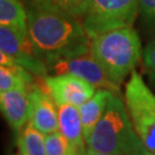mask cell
<instances>
[{"label": "cell", "instance_id": "20", "mask_svg": "<svg viewBox=\"0 0 155 155\" xmlns=\"http://www.w3.org/2000/svg\"><path fill=\"white\" fill-rule=\"evenodd\" d=\"M86 155H111V154H106V153H100V152H97V150H93L91 148H87L86 150Z\"/></svg>", "mask_w": 155, "mask_h": 155}, {"label": "cell", "instance_id": "12", "mask_svg": "<svg viewBox=\"0 0 155 155\" xmlns=\"http://www.w3.org/2000/svg\"><path fill=\"white\" fill-rule=\"evenodd\" d=\"M113 92L106 89H98L95 93L90 98L85 104L78 107L79 113L82 116V123H83V132L85 143L89 138L92 130L97 125V123L100 121L105 113L108 101L110 99Z\"/></svg>", "mask_w": 155, "mask_h": 155}, {"label": "cell", "instance_id": "21", "mask_svg": "<svg viewBox=\"0 0 155 155\" xmlns=\"http://www.w3.org/2000/svg\"><path fill=\"white\" fill-rule=\"evenodd\" d=\"M17 146H18V153H17V155H29L28 154V152L25 150V148L23 147L21 144H18L17 143Z\"/></svg>", "mask_w": 155, "mask_h": 155}, {"label": "cell", "instance_id": "15", "mask_svg": "<svg viewBox=\"0 0 155 155\" xmlns=\"http://www.w3.org/2000/svg\"><path fill=\"white\" fill-rule=\"evenodd\" d=\"M90 0H32V5L69 16L83 18Z\"/></svg>", "mask_w": 155, "mask_h": 155}, {"label": "cell", "instance_id": "22", "mask_svg": "<svg viewBox=\"0 0 155 155\" xmlns=\"http://www.w3.org/2000/svg\"><path fill=\"white\" fill-rule=\"evenodd\" d=\"M86 150H75L72 155H86Z\"/></svg>", "mask_w": 155, "mask_h": 155}, {"label": "cell", "instance_id": "5", "mask_svg": "<svg viewBox=\"0 0 155 155\" xmlns=\"http://www.w3.org/2000/svg\"><path fill=\"white\" fill-rule=\"evenodd\" d=\"M139 0H90L82 23L91 39L114 29L132 27Z\"/></svg>", "mask_w": 155, "mask_h": 155}, {"label": "cell", "instance_id": "7", "mask_svg": "<svg viewBox=\"0 0 155 155\" xmlns=\"http://www.w3.org/2000/svg\"><path fill=\"white\" fill-rule=\"evenodd\" d=\"M50 70L55 72V75L71 74L89 82L98 89H106L113 93L120 94V87L111 82L105 68L97 61L91 51L81 55L56 62L50 67Z\"/></svg>", "mask_w": 155, "mask_h": 155}, {"label": "cell", "instance_id": "19", "mask_svg": "<svg viewBox=\"0 0 155 155\" xmlns=\"http://www.w3.org/2000/svg\"><path fill=\"white\" fill-rule=\"evenodd\" d=\"M139 12L145 22L155 28V0H139Z\"/></svg>", "mask_w": 155, "mask_h": 155}, {"label": "cell", "instance_id": "1", "mask_svg": "<svg viewBox=\"0 0 155 155\" xmlns=\"http://www.w3.org/2000/svg\"><path fill=\"white\" fill-rule=\"evenodd\" d=\"M28 36L46 66L90 51L91 38L77 17L33 6L28 9Z\"/></svg>", "mask_w": 155, "mask_h": 155}, {"label": "cell", "instance_id": "17", "mask_svg": "<svg viewBox=\"0 0 155 155\" xmlns=\"http://www.w3.org/2000/svg\"><path fill=\"white\" fill-rule=\"evenodd\" d=\"M45 147L47 155H72L75 152L59 130L45 134Z\"/></svg>", "mask_w": 155, "mask_h": 155}, {"label": "cell", "instance_id": "18", "mask_svg": "<svg viewBox=\"0 0 155 155\" xmlns=\"http://www.w3.org/2000/svg\"><path fill=\"white\" fill-rule=\"evenodd\" d=\"M144 66L150 79L155 82V39L146 46L144 51Z\"/></svg>", "mask_w": 155, "mask_h": 155}, {"label": "cell", "instance_id": "9", "mask_svg": "<svg viewBox=\"0 0 155 155\" xmlns=\"http://www.w3.org/2000/svg\"><path fill=\"white\" fill-rule=\"evenodd\" d=\"M36 129L44 134L55 132L59 130L58 109L46 87L32 84L30 87V118Z\"/></svg>", "mask_w": 155, "mask_h": 155}, {"label": "cell", "instance_id": "23", "mask_svg": "<svg viewBox=\"0 0 155 155\" xmlns=\"http://www.w3.org/2000/svg\"><path fill=\"white\" fill-rule=\"evenodd\" d=\"M139 155H155V154H154V153H152V152H150L147 148H145V150H143V152H141Z\"/></svg>", "mask_w": 155, "mask_h": 155}, {"label": "cell", "instance_id": "14", "mask_svg": "<svg viewBox=\"0 0 155 155\" xmlns=\"http://www.w3.org/2000/svg\"><path fill=\"white\" fill-rule=\"evenodd\" d=\"M32 84H35L33 75L25 68L18 64L0 67V93L30 87Z\"/></svg>", "mask_w": 155, "mask_h": 155}, {"label": "cell", "instance_id": "4", "mask_svg": "<svg viewBox=\"0 0 155 155\" xmlns=\"http://www.w3.org/2000/svg\"><path fill=\"white\" fill-rule=\"evenodd\" d=\"M125 106L144 146L155 154V94L136 70L125 85Z\"/></svg>", "mask_w": 155, "mask_h": 155}, {"label": "cell", "instance_id": "13", "mask_svg": "<svg viewBox=\"0 0 155 155\" xmlns=\"http://www.w3.org/2000/svg\"><path fill=\"white\" fill-rule=\"evenodd\" d=\"M0 25L28 32V11L20 0H0Z\"/></svg>", "mask_w": 155, "mask_h": 155}, {"label": "cell", "instance_id": "6", "mask_svg": "<svg viewBox=\"0 0 155 155\" xmlns=\"http://www.w3.org/2000/svg\"><path fill=\"white\" fill-rule=\"evenodd\" d=\"M0 53L8 55L15 64L25 68L33 76L46 77L48 67L36 55L28 32L0 25Z\"/></svg>", "mask_w": 155, "mask_h": 155}, {"label": "cell", "instance_id": "2", "mask_svg": "<svg viewBox=\"0 0 155 155\" xmlns=\"http://www.w3.org/2000/svg\"><path fill=\"white\" fill-rule=\"evenodd\" d=\"M86 145L87 148L111 155H139L146 148L118 94H111L104 115L86 139Z\"/></svg>", "mask_w": 155, "mask_h": 155}, {"label": "cell", "instance_id": "11", "mask_svg": "<svg viewBox=\"0 0 155 155\" xmlns=\"http://www.w3.org/2000/svg\"><path fill=\"white\" fill-rule=\"evenodd\" d=\"M56 109L59 131L66 137L74 150H87L85 147L86 143L79 108L70 104H58Z\"/></svg>", "mask_w": 155, "mask_h": 155}, {"label": "cell", "instance_id": "3", "mask_svg": "<svg viewBox=\"0 0 155 155\" xmlns=\"http://www.w3.org/2000/svg\"><path fill=\"white\" fill-rule=\"evenodd\" d=\"M90 51L105 68L111 82L120 87L140 60L141 43L132 27L118 28L91 39Z\"/></svg>", "mask_w": 155, "mask_h": 155}, {"label": "cell", "instance_id": "10", "mask_svg": "<svg viewBox=\"0 0 155 155\" xmlns=\"http://www.w3.org/2000/svg\"><path fill=\"white\" fill-rule=\"evenodd\" d=\"M31 87V86H30ZM30 87L0 93V108L6 122L14 131H22L30 118Z\"/></svg>", "mask_w": 155, "mask_h": 155}, {"label": "cell", "instance_id": "8", "mask_svg": "<svg viewBox=\"0 0 155 155\" xmlns=\"http://www.w3.org/2000/svg\"><path fill=\"white\" fill-rule=\"evenodd\" d=\"M43 81L55 105L70 104L81 107L95 93V86L71 74L46 76Z\"/></svg>", "mask_w": 155, "mask_h": 155}, {"label": "cell", "instance_id": "16", "mask_svg": "<svg viewBox=\"0 0 155 155\" xmlns=\"http://www.w3.org/2000/svg\"><path fill=\"white\" fill-rule=\"evenodd\" d=\"M17 143L22 145L29 155H47L44 133L36 129L31 121H28L23 127Z\"/></svg>", "mask_w": 155, "mask_h": 155}]
</instances>
